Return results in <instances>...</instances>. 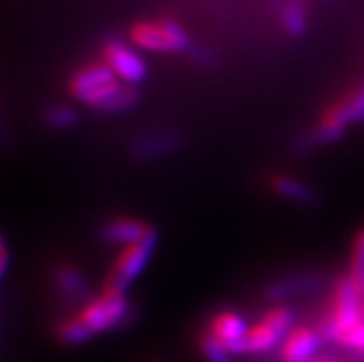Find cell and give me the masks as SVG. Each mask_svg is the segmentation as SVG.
<instances>
[{
	"label": "cell",
	"mask_w": 364,
	"mask_h": 362,
	"mask_svg": "<svg viewBox=\"0 0 364 362\" xmlns=\"http://www.w3.org/2000/svg\"><path fill=\"white\" fill-rule=\"evenodd\" d=\"M52 287L61 302L69 303V305H78V307H82L83 303L95 296L85 274L78 266L70 265V262H60L54 266Z\"/></svg>",
	"instance_id": "7c38bea8"
},
{
	"label": "cell",
	"mask_w": 364,
	"mask_h": 362,
	"mask_svg": "<svg viewBox=\"0 0 364 362\" xmlns=\"http://www.w3.org/2000/svg\"><path fill=\"white\" fill-rule=\"evenodd\" d=\"M348 275L355 283L359 292L364 296V240L357 235L351 244L350 252V265H348Z\"/></svg>",
	"instance_id": "ffe728a7"
},
{
	"label": "cell",
	"mask_w": 364,
	"mask_h": 362,
	"mask_svg": "<svg viewBox=\"0 0 364 362\" xmlns=\"http://www.w3.org/2000/svg\"><path fill=\"white\" fill-rule=\"evenodd\" d=\"M185 144L183 133L176 129H150L128 142V156L137 163H154L174 156Z\"/></svg>",
	"instance_id": "9c48e42d"
},
{
	"label": "cell",
	"mask_w": 364,
	"mask_h": 362,
	"mask_svg": "<svg viewBox=\"0 0 364 362\" xmlns=\"http://www.w3.org/2000/svg\"><path fill=\"white\" fill-rule=\"evenodd\" d=\"M139 102H141V91H139L135 85H128L124 83L119 91L109 98V100L97 111L100 115H124V113H129V111H134L135 107L139 106Z\"/></svg>",
	"instance_id": "ac0fdd59"
},
{
	"label": "cell",
	"mask_w": 364,
	"mask_h": 362,
	"mask_svg": "<svg viewBox=\"0 0 364 362\" xmlns=\"http://www.w3.org/2000/svg\"><path fill=\"white\" fill-rule=\"evenodd\" d=\"M337 346L348 349L351 353L363 355L364 357V318L355 324L353 327H350L348 331H344L337 340Z\"/></svg>",
	"instance_id": "7402d4cb"
},
{
	"label": "cell",
	"mask_w": 364,
	"mask_h": 362,
	"mask_svg": "<svg viewBox=\"0 0 364 362\" xmlns=\"http://www.w3.org/2000/svg\"><path fill=\"white\" fill-rule=\"evenodd\" d=\"M323 344L316 324H296L279 348V362H314Z\"/></svg>",
	"instance_id": "8fae6325"
},
{
	"label": "cell",
	"mask_w": 364,
	"mask_h": 362,
	"mask_svg": "<svg viewBox=\"0 0 364 362\" xmlns=\"http://www.w3.org/2000/svg\"><path fill=\"white\" fill-rule=\"evenodd\" d=\"M154 230L152 224L135 216H111L98 225V240L106 246H128L146 237Z\"/></svg>",
	"instance_id": "4fadbf2b"
},
{
	"label": "cell",
	"mask_w": 364,
	"mask_h": 362,
	"mask_svg": "<svg viewBox=\"0 0 364 362\" xmlns=\"http://www.w3.org/2000/svg\"><path fill=\"white\" fill-rule=\"evenodd\" d=\"M250 324L246 316H242L235 309H220L213 312L205 324V333L222 344L233 355L240 353V346L248 335Z\"/></svg>",
	"instance_id": "30bf717a"
},
{
	"label": "cell",
	"mask_w": 364,
	"mask_h": 362,
	"mask_svg": "<svg viewBox=\"0 0 364 362\" xmlns=\"http://www.w3.org/2000/svg\"><path fill=\"white\" fill-rule=\"evenodd\" d=\"M198 349L205 362H237L233 358L235 355L228 351L222 344H218L217 340L211 339L205 331H202L198 336Z\"/></svg>",
	"instance_id": "44dd1931"
},
{
	"label": "cell",
	"mask_w": 364,
	"mask_h": 362,
	"mask_svg": "<svg viewBox=\"0 0 364 362\" xmlns=\"http://www.w3.org/2000/svg\"><path fill=\"white\" fill-rule=\"evenodd\" d=\"M314 362H333V361H328V358H322V361H318V358H316Z\"/></svg>",
	"instance_id": "484cf974"
},
{
	"label": "cell",
	"mask_w": 364,
	"mask_h": 362,
	"mask_svg": "<svg viewBox=\"0 0 364 362\" xmlns=\"http://www.w3.org/2000/svg\"><path fill=\"white\" fill-rule=\"evenodd\" d=\"M357 235H359L360 239H363V240H364V230H360V231H359V233H357Z\"/></svg>",
	"instance_id": "cb8c5ba5"
},
{
	"label": "cell",
	"mask_w": 364,
	"mask_h": 362,
	"mask_svg": "<svg viewBox=\"0 0 364 362\" xmlns=\"http://www.w3.org/2000/svg\"><path fill=\"white\" fill-rule=\"evenodd\" d=\"M124 83L117 78L115 74L102 60L91 61L74 70L70 74L67 89L76 102L83 104L97 113L107 100H109Z\"/></svg>",
	"instance_id": "52a82bcc"
},
{
	"label": "cell",
	"mask_w": 364,
	"mask_h": 362,
	"mask_svg": "<svg viewBox=\"0 0 364 362\" xmlns=\"http://www.w3.org/2000/svg\"><path fill=\"white\" fill-rule=\"evenodd\" d=\"M355 124H364V78L320 113L318 120L298 139V150L311 151L329 147L341 141Z\"/></svg>",
	"instance_id": "6da1fadb"
},
{
	"label": "cell",
	"mask_w": 364,
	"mask_h": 362,
	"mask_svg": "<svg viewBox=\"0 0 364 362\" xmlns=\"http://www.w3.org/2000/svg\"><path fill=\"white\" fill-rule=\"evenodd\" d=\"M54 335L58 342H61L63 346H82L95 339L91 331L83 326V321L76 314H69V316H63L55 321Z\"/></svg>",
	"instance_id": "e0dca14e"
},
{
	"label": "cell",
	"mask_w": 364,
	"mask_h": 362,
	"mask_svg": "<svg viewBox=\"0 0 364 362\" xmlns=\"http://www.w3.org/2000/svg\"><path fill=\"white\" fill-rule=\"evenodd\" d=\"M8 265H9V255H8V250L4 247H0V281L4 277L6 270H8Z\"/></svg>",
	"instance_id": "603a6c76"
},
{
	"label": "cell",
	"mask_w": 364,
	"mask_h": 362,
	"mask_svg": "<svg viewBox=\"0 0 364 362\" xmlns=\"http://www.w3.org/2000/svg\"><path fill=\"white\" fill-rule=\"evenodd\" d=\"M268 187L276 196L296 206H314L318 202V191L292 174H274L268 179Z\"/></svg>",
	"instance_id": "9a60e30c"
},
{
	"label": "cell",
	"mask_w": 364,
	"mask_h": 362,
	"mask_svg": "<svg viewBox=\"0 0 364 362\" xmlns=\"http://www.w3.org/2000/svg\"><path fill=\"white\" fill-rule=\"evenodd\" d=\"M157 243H159V233H157V228H154L146 237L137 243L120 247L115 261L111 262L104 280H102L100 289L128 294L129 287L143 275L146 266L152 261Z\"/></svg>",
	"instance_id": "5b68a950"
},
{
	"label": "cell",
	"mask_w": 364,
	"mask_h": 362,
	"mask_svg": "<svg viewBox=\"0 0 364 362\" xmlns=\"http://www.w3.org/2000/svg\"><path fill=\"white\" fill-rule=\"evenodd\" d=\"M363 302L364 296L350 280V275L338 274L333 280L329 299L316 321L326 344H337L344 331L363 320Z\"/></svg>",
	"instance_id": "7a4b0ae2"
},
{
	"label": "cell",
	"mask_w": 364,
	"mask_h": 362,
	"mask_svg": "<svg viewBox=\"0 0 364 362\" xmlns=\"http://www.w3.org/2000/svg\"><path fill=\"white\" fill-rule=\"evenodd\" d=\"M0 247H4V239H2V235H0Z\"/></svg>",
	"instance_id": "d4e9b609"
},
{
	"label": "cell",
	"mask_w": 364,
	"mask_h": 362,
	"mask_svg": "<svg viewBox=\"0 0 364 362\" xmlns=\"http://www.w3.org/2000/svg\"><path fill=\"white\" fill-rule=\"evenodd\" d=\"M92 336L122 331L137 320L139 311L134 299L124 292L102 290L74 312Z\"/></svg>",
	"instance_id": "3957f363"
},
{
	"label": "cell",
	"mask_w": 364,
	"mask_h": 362,
	"mask_svg": "<svg viewBox=\"0 0 364 362\" xmlns=\"http://www.w3.org/2000/svg\"><path fill=\"white\" fill-rule=\"evenodd\" d=\"M279 24L291 37H304L309 28V14L304 0H287L279 9Z\"/></svg>",
	"instance_id": "2e32d148"
},
{
	"label": "cell",
	"mask_w": 364,
	"mask_h": 362,
	"mask_svg": "<svg viewBox=\"0 0 364 362\" xmlns=\"http://www.w3.org/2000/svg\"><path fill=\"white\" fill-rule=\"evenodd\" d=\"M100 60L111 69L117 78L128 85H141L148 76V65L143 54L129 41L120 37H107L102 43Z\"/></svg>",
	"instance_id": "ba28073f"
},
{
	"label": "cell",
	"mask_w": 364,
	"mask_h": 362,
	"mask_svg": "<svg viewBox=\"0 0 364 362\" xmlns=\"http://www.w3.org/2000/svg\"><path fill=\"white\" fill-rule=\"evenodd\" d=\"M363 314H364V302H363Z\"/></svg>",
	"instance_id": "4316f807"
},
{
	"label": "cell",
	"mask_w": 364,
	"mask_h": 362,
	"mask_svg": "<svg viewBox=\"0 0 364 362\" xmlns=\"http://www.w3.org/2000/svg\"><path fill=\"white\" fill-rule=\"evenodd\" d=\"M128 41L143 52L156 54H189L193 37L174 17L141 18L128 30Z\"/></svg>",
	"instance_id": "277c9868"
},
{
	"label": "cell",
	"mask_w": 364,
	"mask_h": 362,
	"mask_svg": "<svg viewBox=\"0 0 364 362\" xmlns=\"http://www.w3.org/2000/svg\"><path fill=\"white\" fill-rule=\"evenodd\" d=\"M152 362H163V361H152Z\"/></svg>",
	"instance_id": "83f0119b"
},
{
	"label": "cell",
	"mask_w": 364,
	"mask_h": 362,
	"mask_svg": "<svg viewBox=\"0 0 364 362\" xmlns=\"http://www.w3.org/2000/svg\"><path fill=\"white\" fill-rule=\"evenodd\" d=\"M80 122V113L67 104H52L43 111V124L52 132H67L76 128Z\"/></svg>",
	"instance_id": "d6986e66"
},
{
	"label": "cell",
	"mask_w": 364,
	"mask_h": 362,
	"mask_svg": "<svg viewBox=\"0 0 364 362\" xmlns=\"http://www.w3.org/2000/svg\"><path fill=\"white\" fill-rule=\"evenodd\" d=\"M296 326V311L289 303H272L250 324L248 335L240 346L239 355H267L282 348L283 340Z\"/></svg>",
	"instance_id": "8992f818"
},
{
	"label": "cell",
	"mask_w": 364,
	"mask_h": 362,
	"mask_svg": "<svg viewBox=\"0 0 364 362\" xmlns=\"http://www.w3.org/2000/svg\"><path fill=\"white\" fill-rule=\"evenodd\" d=\"M316 283H320V277L316 274H309V272H301V274H289L283 277H277L270 284H267V289L263 292V298L267 299L270 305L272 303H287L291 298L301 296L307 290L314 289Z\"/></svg>",
	"instance_id": "5bb4252c"
}]
</instances>
